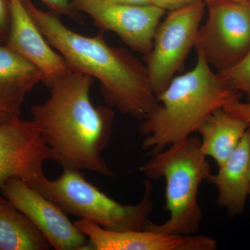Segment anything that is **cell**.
Wrapping results in <instances>:
<instances>
[{
  "label": "cell",
  "instance_id": "obj_15",
  "mask_svg": "<svg viewBox=\"0 0 250 250\" xmlns=\"http://www.w3.org/2000/svg\"><path fill=\"white\" fill-rule=\"evenodd\" d=\"M250 129L248 122L220 108L205 121L197 132L201 135L200 149L218 167L231 156Z\"/></svg>",
  "mask_w": 250,
  "mask_h": 250
},
{
  "label": "cell",
  "instance_id": "obj_17",
  "mask_svg": "<svg viewBox=\"0 0 250 250\" xmlns=\"http://www.w3.org/2000/svg\"><path fill=\"white\" fill-rule=\"evenodd\" d=\"M218 74L231 89L250 98V49L238 62Z\"/></svg>",
  "mask_w": 250,
  "mask_h": 250
},
{
  "label": "cell",
  "instance_id": "obj_3",
  "mask_svg": "<svg viewBox=\"0 0 250 250\" xmlns=\"http://www.w3.org/2000/svg\"><path fill=\"white\" fill-rule=\"evenodd\" d=\"M190 71L174 77L156 96L159 106L143 120L142 147L151 154L187 139L215 111L239 100L240 94L215 73L200 51Z\"/></svg>",
  "mask_w": 250,
  "mask_h": 250
},
{
  "label": "cell",
  "instance_id": "obj_18",
  "mask_svg": "<svg viewBox=\"0 0 250 250\" xmlns=\"http://www.w3.org/2000/svg\"><path fill=\"white\" fill-rule=\"evenodd\" d=\"M11 22V1L0 0V44L6 43Z\"/></svg>",
  "mask_w": 250,
  "mask_h": 250
},
{
  "label": "cell",
  "instance_id": "obj_22",
  "mask_svg": "<svg viewBox=\"0 0 250 250\" xmlns=\"http://www.w3.org/2000/svg\"><path fill=\"white\" fill-rule=\"evenodd\" d=\"M113 2L129 4H152L150 0H107Z\"/></svg>",
  "mask_w": 250,
  "mask_h": 250
},
{
  "label": "cell",
  "instance_id": "obj_21",
  "mask_svg": "<svg viewBox=\"0 0 250 250\" xmlns=\"http://www.w3.org/2000/svg\"><path fill=\"white\" fill-rule=\"evenodd\" d=\"M152 4L167 11H172L186 5L191 4L197 0H150Z\"/></svg>",
  "mask_w": 250,
  "mask_h": 250
},
{
  "label": "cell",
  "instance_id": "obj_24",
  "mask_svg": "<svg viewBox=\"0 0 250 250\" xmlns=\"http://www.w3.org/2000/svg\"><path fill=\"white\" fill-rule=\"evenodd\" d=\"M249 200L250 201V192Z\"/></svg>",
  "mask_w": 250,
  "mask_h": 250
},
{
  "label": "cell",
  "instance_id": "obj_6",
  "mask_svg": "<svg viewBox=\"0 0 250 250\" xmlns=\"http://www.w3.org/2000/svg\"><path fill=\"white\" fill-rule=\"evenodd\" d=\"M205 13V1L197 0L170 11L156 29L147 70L156 96L163 91L183 67L195 47Z\"/></svg>",
  "mask_w": 250,
  "mask_h": 250
},
{
  "label": "cell",
  "instance_id": "obj_19",
  "mask_svg": "<svg viewBox=\"0 0 250 250\" xmlns=\"http://www.w3.org/2000/svg\"><path fill=\"white\" fill-rule=\"evenodd\" d=\"M42 4H45L49 11L54 14L64 15L73 18L75 16V10L70 4V0H39Z\"/></svg>",
  "mask_w": 250,
  "mask_h": 250
},
{
  "label": "cell",
  "instance_id": "obj_20",
  "mask_svg": "<svg viewBox=\"0 0 250 250\" xmlns=\"http://www.w3.org/2000/svg\"><path fill=\"white\" fill-rule=\"evenodd\" d=\"M225 109L233 116L241 118L250 124V102L243 103L238 100L229 104Z\"/></svg>",
  "mask_w": 250,
  "mask_h": 250
},
{
  "label": "cell",
  "instance_id": "obj_2",
  "mask_svg": "<svg viewBox=\"0 0 250 250\" xmlns=\"http://www.w3.org/2000/svg\"><path fill=\"white\" fill-rule=\"evenodd\" d=\"M36 25L47 42L72 70L89 75L101 85L109 107L143 120L159 106L147 67L121 47H112L102 34L82 35L67 27L59 15L24 0Z\"/></svg>",
  "mask_w": 250,
  "mask_h": 250
},
{
  "label": "cell",
  "instance_id": "obj_11",
  "mask_svg": "<svg viewBox=\"0 0 250 250\" xmlns=\"http://www.w3.org/2000/svg\"><path fill=\"white\" fill-rule=\"evenodd\" d=\"M74 223L89 240L93 250L218 249L217 241L209 236L158 232L146 229L136 231H113L81 219Z\"/></svg>",
  "mask_w": 250,
  "mask_h": 250
},
{
  "label": "cell",
  "instance_id": "obj_23",
  "mask_svg": "<svg viewBox=\"0 0 250 250\" xmlns=\"http://www.w3.org/2000/svg\"><path fill=\"white\" fill-rule=\"evenodd\" d=\"M205 1V3L209 2V1H217V0H203ZM231 1H249L250 0H231Z\"/></svg>",
  "mask_w": 250,
  "mask_h": 250
},
{
  "label": "cell",
  "instance_id": "obj_10",
  "mask_svg": "<svg viewBox=\"0 0 250 250\" xmlns=\"http://www.w3.org/2000/svg\"><path fill=\"white\" fill-rule=\"evenodd\" d=\"M5 198L34 224L57 250H93L89 240L57 204L24 181L12 179L1 188Z\"/></svg>",
  "mask_w": 250,
  "mask_h": 250
},
{
  "label": "cell",
  "instance_id": "obj_9",
  "mask_svg": "<svg viewBox=\"0 0 250 250\" xmlns=\"http://www.w3.org/2000/svg\"><path fill=\"white\" fill-rule=\"evenodd\" d=\"M49 160L52 151L32 120L0 123V190L12 179L38 187L47 178L43 166Z\"/></svg>",
  "mask_w": 250,
  "mask_h": 250
},
{
  "label": "cell",
  "instance_id": "obj_8",
  "mask_svg": "<svg viewBox=\"0 0 250 250\" xmlns=\"http://www.w3.org/2000/svg\"><path fill=\"white\" fill-rule=\"evenodd\" d=\"M75 11L88 15L97 27L112 31L131 49L148 55L166 11L154 4H129L107 0H70Z\"/></svg>",
  "mask_w": 250,
  "mask_h": 250
},
{
  "label": "cell",
  "instance_id": "obj_13",
  "mask_svg": "<svg viewBox=\"0 0 250 250\" xmlns=\"http://www.w3.org/2000/svg\"><path fill=\"white\" fill-rule=\"evenodd\" d=\"M42 81L36 65L0 44V123L21 119L26 95Z\"/></svg>",
  "mask_w": 250,
  "mask_h": 250
},
{
  "label": "cell",
  "instance_id": "obj_25",
  "mask_svg": "<svg viewBox=\"0 0 250 250\" xmlns=\"http://www.w3.org/2000/svg\"></svg>",
  "mask_w": 250,
  "mask_h": 250
},
{
  "label": "cell",
  "instance_id": "obj_7",
  "mask_svg": "<svg viewBox=\"0 0 250 250\" xmlns=\"http://www.w3.org/2000/svg\"><path fill=\"white\" fill-rule=\"evenodd\" d=\"M206 4L208 18L200 26L194 47L220 72L250 50V1L217 0Z\"/></svg>",
  "mask_w": 250,
  "mask_h": 250
},
{
  "label": "cell",
  "instance_id": "obj_4",
  "mask_svg": "<svg viewBox=\"0 0 250 250\" xmlns=\"http://www.w3.org/2000/svg\"><path fill=\"white\" fill-rule=\"evenodd\" d=\"M152 156L140 170L149 179H165L166 209L170 215L159 225L149 220L144 229L195 234L203 217L198 202L199 188L210 174L209 163L200 149V140L190 136Z\"/></svg>",
  "mask_w": 250,
  "mask_h": 250
},
{
  "label": "cell",
  "instance_id": "obj_26",
  "mask_svg": "<svg viewBox=\"0 0 250 250\" xmlns=\"http://www.w3.org/2000/svg\"></svg>",
  "mask_w": 250,
  "mask_h": 250
},
{
  "label": "cell",
  "instance_id": "obj_1",
  "mask_svg": "<svg viewBox=\"0 0 250 250\" xmlns=\"http://www.w3.org/2000/svg\"><path fill=\"white\" fill-rule=\"evenodd\" d=\"M93 82L71 69L51 85L45 103L31 107L32 121L62 169L113 177L103 152L111 141L115 114L109 106H94Z\"/></svg>",
  "mask_w": 250,
  "mask_h": 250
},
{
  "label": "cell",
  "instance_id": "obj_14",
  "mask_svg": "<svg viewBox=\"0 0 250 250\" xmlns=\"http://www.w3.org/2000/svg\"><path fill=\"white\" fill-rule=\"evenodd\" d=\"M250 129L236 149L216 174H209L207 182L218 190L217 203L230 216L241 215L250 192Z\"/></svg>",
  "mask_w": 250,
  "mask_h": 250
},
{
  "label": "cell",
  "instance_id": "obj_5",
  "mask_svg": "<svg viewBox=\"0 0 250 250\" xmlns=\"http://www.w3.org/2000/svg\"><path fill=\"white\" fill-rule=\"evenodd\" d=\"M142 199L134 205L113 200L85 179L81 171L62 169L58 178L46 179L38 191L60 207L66 214L113 231L144 229L153 209V187L144 182Z\"/></svg>",
  "mask_w": 250,
  "mask_h": 250
},
{
  "label": "cell",
  "instance_id": "obj_16",
  "mask_svg": "<svg viewBox=\"0 0 250 250\" xmlns=\"http://www.w3.org/2000/svg\"><path fill=\"white\" fill-rule=\"evenodd\" d=\"M45 236L5 197H0V250H47Z\"/></svg>",
  "mask_w": 250,
  "mask_h": 250
},
{
  "label": "cell",
  "instance_id": "obj_12",
  "mask_svg": "<svg viewBox=\"0 0 250 250\" xmlns=\"http://www.w3.org/2000/svg\"><path fill=\"white\" fill-rule=\"evenodd\" d=\"M11 22L5 45L36 65L48 88L71 68L36 25L24 0H10Z\"/></svg>",
  "mask_w": 250,
  "mask_h": 250
}]
</instances>
